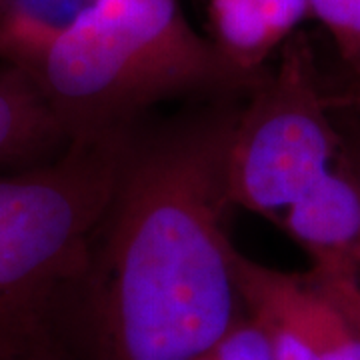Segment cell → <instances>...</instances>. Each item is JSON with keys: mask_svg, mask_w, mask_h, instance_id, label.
Here are the masks:
<instances>
[{"mask_svg": "<svg viewBox=\"0 0 360 360\" xmlns=\"http://www.w3.org/2000/svg\"><path fill=\"white\" fill-rule=\"evenodd\" d=\"M246 94L130 132L52 324L86 360H193L245 316L229 236V153Z\"/></svg>", "mask_w": 360, "mask_h": 360, "instance_id": "6da1fadb", "label": "cell"}, {"mask_svg": "<svg viewBox=\"0 0 360 360\" xmlns=\"http://www.w3.org/2000/svg\"><path fill=\"white\" fill-rule=\"evenodd\" d=\"M70 142L139 129L156 106L246 94L179 0H96L28 72Z\"/></svg>", "mask_w": 360, "mask_h": 360, "instance_id": "7a4b0ae2", "label": "cell"}, {"mask_svg": "<svg viewBox=\"0 0 360 360\" xmlns=\"http://www.w3.org/2000/svg\"><path fill=\"white\" fill-rule=\"evenodd\" d=\"M130 132L72 142L51 162L0 174V330L52 316L84 260Z\"/></svg>", "mask_w": 360, "mask_h": 360, "instance_id": "3957f363", "label": "cell"}, {"mask_svg": "<svg viewBox=\"0 0 360 360\" xmlns=\"http://www.w3.org/2000/svg\"><path fill=\"white\" fill-rule=\"evenodd\" d=\"M342 146L312 51L296 32L240 106L229 153L232 205L281 222L335 172Z\"/></svg>", "mask_w": 360, "mask_h": 360, "instance_id": "277c9868", "label": "cell"}, {"mask_svg": "<svg viewBox=\"0 0 360 360\" xmlns=\"http://www.w3.org/2000/svg\"><path fill=\"white\" fill-rule=\"evenodd\" d=\"M243 310L274 360H360V330L322 295L309 272H288L234 250Z\"/></svg>", "mask_w": 360, "mask_h": 360, "instance_id": "5b68a950", "label": "cell"}, {"mask_svg": "<svg viewBox=\"0 0 360 360\" xmlns=\"http://www.w3.org/2000/svg\"><path fill=\"white\" fill-rule=\"evenodd\" d=\"M283 229L309 257L321 292L360 330V188L342 162L296 202Z\"/></svg>", "mask_w": 360, "mask_h": 360, "instance_id": "8992f818", "label": "cell"}, {"mask_svg": "<svg viewBox=\"0 0 360 360\" xmlns=\"http://www.w3.org/2000/svg\"><path fill=\"white\" fill-rule=\"evenodd\" d=\"M309 14V0H208V39L234 75L252 84Z\"/></svg>", "mask_w": 360, "mask_h": 360, "instance_id": "52a82bcc", "label": "cell"}, {"mask_svg": "<svg viewBox=\"0 0 360 360\" xmlns=\"http://www.w3.org/2000/svg\"><path fill=\"white\" fill-rule=\"evenodd\" d=\"M70 144L32 77L0 66V174L51 162Z\"/></svg>", "mask_w": 360, "mask_h": 360, "instance_id": "ba28073f", "label": "cell"}, {"mask_svg": "<svg viewBox=\"0 0 360 360\" xmlns=\"http://www.w3.org/2000/svg\"><path fill=\"white\" fill-rule=\"evenodd\" d=\"M96 0H0V58L30 72Z\"/></svg>", "mask_w": 360, "mask_h": 360, "instance_id": "9c48e42d", "label": "cell"}, {"mask_svg": "<svg viewBox=\"0 0 360 360\" xmlns=\"http://www.w3.org/2000/svg\"><path fill=\"white\" fill-rule=\"evenodd\" d=\"M0 360H68L52 316H40L0 330Z\"/></svg>", "mask_w": 360, "mask_h": 360, "instance_id": "30bf717a", "label": "cell"}, {"mask_svg": "<svg viewBox=\"0 0 360 360\" xmlns=\"http://www.w3.org/2000/svg\"><path fill=\"white\" fill-rule=\"evenodd\" d=\"M309 6L333 37L345 65L360 77V0H309Z\"/></svg>", "mask_w": 360, "mask_h": 360, "instance_id": "8fae6325", "label": "cell"}, {"mask_svg": "<svg viewBox=\"0 0 360 360\" xmlns=\"http://www.w3.org/2000/svg\"><path fill=\"white\" fill-rule=\"evenodd\" d=\"M193 360H274L269 342L248 316L232 326L226 335Z\"/></svg>", "mask_w": 360, "mask_h": 360, "instance_id": "7c38bea8", "label": "cell"}, {"mask_svg": "<svg viewBox=\"0 0 360 360\" xmlns=\"http://www.w3.org/2000/svg\"><path fill=\"white\" fill-rule=\"evenodd\" d=\"M335 115L347 118V124L354 127L352 130L342 129L345 134V146H342V156L340 162L345 165L350 176L356 180L360 188V116L350 115V112H335Z\"/></svg>", "mask_w": 360, "mask_h": 360, "instance_id": "4fadbf2b", "label": "cell"}, {"mask_svg": "<svg viewBox=\"0 0 360 360\" xmlns=\"http://www.w3.org/2000/svg\"><path fill=\"white\" fill-rule=\"evenodd\" d=\"M328 106L333 112L360 115V89L350 92H328Z\"/></svg>", "mask_w": 360, "mask_h": 360, "instance_id": "5bb4252c", "label": "cell"}, {"mask_svg": "<svg viewBox=\"0 0 360 360\" xmlns=\"http://www.w3.org/2000/svg\"><path fill=\"white\" fill-rule=\"evenodd\" d=\"M350 115H352V112H350ZM359 116H360V115H359Z\"/></svg>", "mask_w": 360, "mask_h": 360, "instance_id": "9a60e30c", "label": "cell"}]
</instances>
